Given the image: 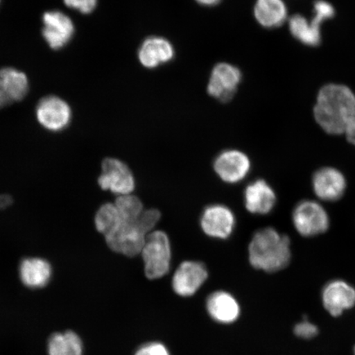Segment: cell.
<instances>
[{
    "instance_id": "1",
    "label": "cell",
    "mask_w": 355,
    "mask_h": 355,
    "mask_svg": "<svg viewBox=\"0 0 355 355\" xmlns=\"http://www.w3.org/2000/svg\"><path fill=\"white\" fill-rule=\"evenodd\" d=\"M315 119L328 135H343L355 123V95L348 87L328 84L319 92Z\"/></svg>"
},
{
    "instance_id": "2",
    "label": "cell",
    "mask_w": 355,
    "mask_h": 355,
    "mask_svg": "<svg viewBox=\"0 0 355 355\" xmlns=\"http://www.w3.org/2000/svg\"><path fill=\"white\" fill-rule=\"evenodd\" d=\"M291 257V239L272 227L256 232L248 246V259L252 268L265 272L286 268Z\"/></svg>"
},
{
    "instance_id": "3",
    "label": "cell",
    "mask_w": 355,
    "mask_h": 355,
    "mask_svg": "<svg viewBox=\"0 0 355 355\" xmlns=\"http://www.w3.org/2000/svg\"><path fill=\"white\" fill-rule=\"evenodd\" d=\"M141 255L146 277L157 279L165 277L170 272L171 263V247L167 234L162 230L150 233Z\"/></svg>"
},
{
    "instance_id": "4",
    "label": "cell",
    "mask_w": 355,
    "mask_h": 355,
    "mask_svg": "<svg viewBox=\"0 0 355 355\" xmlns=\"http://www.w3.org/2000/svg\"><path fill=\"white\" fill-rule=\"evenodd\" d=\"M292 223L301 236L312 238L326 233L330 227V216L321 203L304 200L292 212Z\"/></svg>"
},
{
    "instance_id": "5",
    "label": "cell",
    "mask_w": 355,
    "mask_h": 355,
    "mask_svg": "<svg viewBox=\"0 0 355 355\" xmlns=\"http://www.w3.org/2000/svg\"><path fill=\"white\" fill-rule=\"evenodd\" d=\"M98 184L101 189L122 196L131 194L135 189V177L130 168L121 159L105 158L101 164Z\"/></svg>"
},
{
    "instance_id": "6",
    "label": "cell",
    "mask_w": 355,
    "mask_h": 355,
    "mask_svg": "<svg viewBox=\"0 0 355 355\" xmlns=\"http://www.w3.org/2000/svg\"><path fill=\"white\" fill-rule=\"evenodd\" d=\"M148 234L137 219L132 222L123 221L117 232L105 239L111 250L132 257L141 254Z\"/></svg>"
},
{
    "instance_id": "7",
    "label": "cell",
    "mask_w": 355,
    "mask_h": 355,
    "mask_svg": "<svg viewBox=\"0 0 355 355\" xmlns=\"http://www.w3.org/2000/svg\"><path fill=\"white\" fill-rule=\"evenodd\" d=\"M241 80V71L236 66L228 63L217 64L211 73L207 85L208 94L221 102H228L237 92Z\"/></svg>"
},
{
    "instance_id": "8",
    "label": "cell",
    "mask_w": 355,
    "mask_h": 355,
    "mask_svg": "<svg viewBox=\"0 0 355 355\" xmlns=\"http://www.w3.org/2000/svg\"><path fill=\"white\" fill-rule=\"evenodd\" d=\"M315 196L323 202H336L347 189V180L338 168L325 166L315 171L312 178Z\"/></svg>"
},
{
    "instance_id": "9",
    "label": "cell",
    "mask_w": 355,
    "mask_h": 355,
    "mask_svg": "<svg viewBox=\"0 0 355 355\" xmlns=\"http://www.w3.org/2000/svg\"><path fill=\"white\" fill-rule=\"evenodd\" d=\"M37 121L46 130L51 132L64 130L69 125L72 111L67 102L55 96L40 101L37 107Z\"/></svg>"
},
{
    "instance_id": "10",
    "label": "cell",
    "mask_w": 355,
    "mask_h": 355,
    "mask_svg": "<svg viewBox=\"0 0 355 355\" xmlns=\"http://www.w3.org/2000/svg\"><path fill=\"white\" fill-rule=\"evenodd\" d=\"M42 35L53 50H60L72 40L74 25L70 17L57 10L44 13Z\"/></svg>"
},
{
    "instance_id": "11",
    "label": "cell",
    "mask_w": 355,
    "mask_h": 355,
    "mask_svg": "<svg viewBox=\"0 0 355 355\" xmlns=\"http://www.w3.org/2000/svg\"><path fill=\"white\" fill-rule=\"evenodd\" d=\"M207 277L208 272L205 265L198 261H184L177 268L173 277V290L182 297L193 296L207 281Z\"/></svg>"
},
{
    "instance_id": "12",
    "label": "cell",
    "mask_w": 355,
    "mask_h": 355,
    "mask_svg": "<svg viewBox=\"0 0 355 355\" xmlns=\"http://www.w3.org/2000/svg\"><path fill=\"white\" fill-rule=\"evenodd\" d=\"M251 168V162L245 153L238 150L221 153L214 162V170L226 183L235 184L245 178Z\"/></svg>"
},
{
    "instance_id": "13",
    "label": "cell",
    "mask_w": 355,
    "mask_h": 355,
    "mask_svg": "<svg viewBox=\"0 0 355 355\" xmlns=\"http://www.w3.org/2000/svg\"><path fill=\"white\" fill-rule=\"evenodd\" d=\"M322 300L327 312L339 317L355 305V288L343 279H334L324 286Z\"/></svg>"
},
{
    "instance_id": "14",
    "label": "cell",
    "mask_w": 355,
    "mask_h": 355,
    "mask_svg": "<svg viewBox=\"0 0 355 355\" xmlns=\"http://www.w3.org/2000/svg\"><path fill=\"white\" fill-rule=\"evenodd\" d=\"M235 225L233 212L223 205H212L204 211L201 218L203 232L208 236L225 239L232 234Z\"/></svg>"
},
{
    "instance_id": "15",
    "label": "cell",
    "mask_w": 355,
    "mask_h": 355,
    "mask_svg": "<svg viewBox=\"0 0 355 355\" xmlns=\"http://www.w3.org/2000/svg\"><path fill=\"white\" fill-rule=\"evenodd\" d=\"M277 201L276 192L264 180L252 182L244 192L246 209L252 214H269L276 207Z\"/></svg>"
},
{
    "instance_id": "16",
    "label": "cell",
    "mask_w": 355,
    "mask_h": 355,
    "mask_svg": "<svg viewBox=\"0 0 355 355\" xmlns=\"http://www.w3.org/2000/svg\"><path fill=\"white\" fill-rule=\"evenodd\" d=\"M175 55V48L171 42L161 37L146 38L139 50L141 64L150 69L168 63L174 59Z\"/></svg>"
},
{
    "instance_id": "17",
    "label": "cell",
    "mask_w": 355,
    "mask_h": 355,
    "mask_svg": "<svg viewBox=\"0 0 355 355\" xmlns=\"http://www.w3.org/2000/svg\"><path fill=\"white\" fill-rule=\"evenodd\" d=\"M207 309L213 320L223 324L237 321L241 315L237 300L225 291H216L208 297Z\"/></svg>"
},
{
    "instance_id": "18",
    "label": "cell",
    "mask_w": 355,
    "mask_h": 355,
    "mask_svg": "<svg viewBox=\"0 0 355 355\" xmlns=\"http://www.w3.org/2000/svg\"><path fill=\"white\" fill-rule=\"evenodd\" d=\"M52 266L41 257H28L21 261L19 276L22 283L31 288L44 287L52 277Z\"/></svg>"
},
{
    "instance_id": "19",
    "label": "cell",
    "mask_w": 355,
    "mask_h": 355,
    "mask_svg": "<svg viewBox=\"0 0 355 355\" xmlns=\"http://www.w3.org/2000/svg\"><path fill=\"white\" fill-rule=\"evenodd\" d=\"M254 13L257 22L268 29L279 28L287 19V8L283 0H256Z\"/></svg>"
},
{
    "instance_id": "20",
    "label": "cell",
    "mask_w": 355,
    "mask_h": 355,
    "mask_svg": "<svg viewBox=\"0 0 355 355\" xmlns=\"http://www.w3.org/2000/svg\"><path fill=\"white\" fill-rule=\"evenodd\" d=\"M288 28L293 37L305 46L314 47L321 43V25L313 19L309 21L303 15H293L288 20Z\"/></svg>"
},
{
    "instance_id": "21",
    "label": "cell",
    "mask_w": 355,
    "mask_h": 355,
    "mask_svg": "<svg viewBox=\"0 0 355 355\" xmlns=\"http://www.w3.org/2000/svg\"><path fill=\"white\" fill-rule=\"evenodd\" d=\"M0 82L8 101H19L28 92V79L20 71L12 68L0 70Z\"/></svg>"
},
{
    "instance_id": "22",
    "label": "cell",
    "mask_w": 355,
    "mask_h": 355,
    "mask_svg": "<svg viewBox=\"0 0 355 355\" xmlns=\"http://www.w3.org/2000/svg\"><path fill=\"white\" fill-rule=\"evenodd\" d=\"M83 343L73 331L56 333L48 344L49 355H83Z\"/></svg>"
},
{
    "instance_id": "23",
    "label": "cell",
    "mask_w": 355,
    "mask_h": 355,
    "mask_svg": "<svg viewBox=\"0 0 355 355\" xmlns=\"http://www.w3.org/2000/svg\"><path fill=\"white\" fill-rule=\"evenodd\" d=\"M123 223L121 214L114 203H105L95 216V225L97 232L103 234L105 237L117 232Z\"/></svg>"
},
{
    "instance_id": "24",
    "label": "cell",
    "mask_w": 355,
    "mask_h": 355,
    "mask_svg": "<svg viewBox=\"0 0 355 355\" xmlns=\"http://www.w3.org/2000/svg\"><path fill=\"white\" fill-rule=\"evenodd\" d=\"M114 205L116 206L123 221L126 222L136 221L145 210L141 200L132 193L118 196Z\"/></svg>"
},
{
    "instance_id": "25",
    "label": "cell",
    "mask_w": 355,
    "mask_h": 355,
    "mask_svg": "<svg viewBox=\"0 0 355 355\" xmlns=\"http://www.w3.org/2000/svg\"><path fill=\"white\" fill-rule=\"evenodd\" d=\"M335 15V8L329 2L325 0H317L314 2L313 19L319 25L322 26L324 21L331 19Z\"/></svg>"
},
{
    "instance_id": "26",
    "label": "cell",
    "mask_w": 355,
    "mask_h": 355,
    "mask_svg": "<svg viewBox=\"0 0 355 355\" xmlns=\"http://www.w3.org/2000/svg\"><path fill=\"white\" fill-rule=\"evenodd\" d=\"M161 216V212L157 209H146L139 217V222L145 232L150 234L153 232Z\"/></svg>"
},
{
    "instance_id": "27",
    "label": "cell",
    "mask_w": 355,
    "mask_h": 355,
    "mask_svg": "<svg viewBox=\"0 0 355 355\" xmlns=\"http://www.w3.org/2000/svg\"><path fill=\"white\" fill-rule=\"evenodd\" d=\"M64 2L66 6L72 10L82 12L83 15H89L94 11L98 0H64Z\"/></svg>"
},
{
    "instance_id": "28",
    "label": "cell",
    "mask_w": 355,
    "mask_h": 355,
    "mask_svg": "<svg viewBox=\"0 0 355 355\" xmlns=\"http://www.w3.org/2000/svg\"><path fill=\"white\" fill-rule=\"evenodd\" d=\"M295 334L302 339H312L318 334V328L309 321L301 322L295 327Z\"/></svg>"
},
{
    "instance_id": "29",
    "label": "cell",
    "mask_w": 355,
    "mask_h": 355,
    "mask_svg": "<svg viewBox=\"0 0 355 355\" xmlns=\"http://www.w3.org/2000/svg\"><path fill=\"white\" fill-rule=\"evenodd\" d=\"M135 355H171L166 346L159 343H150L141 345Z\"/></svg>"
},
{
    "instance_id": "30",
    "label": "cell",
    "mask_w": 355,
    "mask_h": 355,
    "mask_svg": "<svg viewBox=\"0 0 355 355\" xmlns=\"http://www.w3.org/2000/svg\"><path fill=\"white\" fill-rule=\"evenodd\" d=\"M345 135L349 144L355 146V123L352 124L345 131Z\"/></svg>"
},
{
    "instance_id": "31",
    "label": "cell",
    "mask_w": 355,
    "mask_h": 355,
    "mask_svg": "<svg viewBox=\"0 0 355 355\" xmlns=\"http://www.w3.org/2000/svg\"><path fill=\"white\" fill-rule=\"evenodd\" d=\"M12 203V199L7 194L0 195V209H6Z\"/></svg>"
},
{
    "instance_id": "32",
    "label": "cell",
    "mask_w": 355,
    "mask_h": 355,
    "mask_svg": "<svg viewBox=\"0 0 355 355\" xmlns=\"http://www.w3.org/2000/svg\"><path fill=\"white\" fill-rule=\"evenodd\" d=\"M195 1L202 6L212 7L217 6L221 0H195Z\"/></svg>"
},
{
    "instance_id": "33",
    "label": "cell",
    "mask_w": 355,
    "mask_h": 355,
    "mask_svg": "<svg viewBox=\"0 0 355 355\" xmlns=\"http://www.w3.org/2000/svg\"><path fill=\"white\" fill-rule=\"evenodd\" d=\"M8 102H10V101H8L6 92L3 91L1 82H0V108H2L3 106L8 104Z\"/></svg>"
},
{
    "instance_id": "34",
    "label": "cell",
    "mask_w": 355,
    "mask_h": 355,
    "mask_svg": "<svg viewBox=\"0 0 355 355\" xmlns=\"http://www.w3.org/2000/svg\"><path fill=\"white\" fill-rule=\"evenodd\" d=\"M354 355H355V348H354Z\"/></svg>"
},
{
    "instance_id": "35",
    "label": "cell",
    "mask_w": 355,
    "mask_h": 355,
    "mask_svg": "<svg viewBox=\"0 0 355 355\" xmlns=\"http://www.w3.org/2000/svg\"><path fill=\"white\" fill-rule=\"evenodd\" d=\"M0 1H1V0H0Z\"/></svg>"
}]
</instances>
